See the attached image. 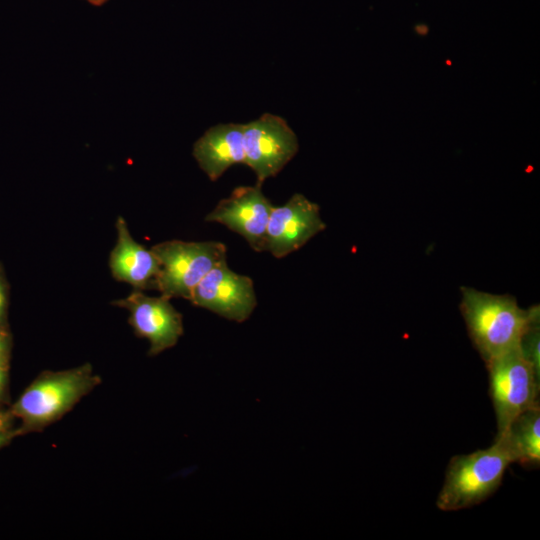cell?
Listing matches in <instances>:
<instances>
[{
  "label": "cell",
  "mask_w": 540,
  "mask_h": 540,
  "mask_svg": "<svg viewBox=\"0 0 540 540\" xmlns=\"http://www.w3.org/2000/svg\"><path fill=\"white\" fill-rule=\"evenodd\" d=\"M415 31L418 35L426 36L428 34V27L426 25L420 24L415 27Z\"/></svg>",
  "instance_id": "cell-19"
},
{
  "label": "cell",
  "mask_w": 540,
  "mask_h": 540,
  "mask_svg": "<svg viewBox=\"0 0 540 540\" xmlns=\"http://www.w3.org/2000/svg\"><path fill=\"white\" fill-rule=\"evenodd\" d=\"M193 156L211 181L235 164H244L243 124L223 123L207 129L193 145Z\"/></svg>",
  "instance_id": "cell-12"
},
{
  "label": "cell",
  "mask_w": 540,
  "mask_h": 540,
  "mask_svg": "<svg viewBox=\"0 0 540 540\" xmlns=\"http://www.w3.org/2000/svg\"><path fill=\"white\" fill-rule=\"evenodd\" d=\"M189 301L236 322L247 320L257 304L251 278L232 271L226 260L202 278L192 291Z\"/></svg>",
  "instance_id": "cell-8"
},
{
  "label": "cell",
  "mask_w": 540,
  "mask_h": 540,
  "mask_svg": "<svg viewBox=\"0 0 540 540\" xmlns=\"http://www.w3.org/2000/svg\"><path fill=\"white\" fill-rule=\"evenodd\" d=\"M6 307V290L3 282L0 280V321L2 320Z\"/></svg>",
  "instance_id": "cell-17"
},
{
  "label": "cell",
  "mask_w": 540,
  "mask_h": 540,
  "mask_svg": "<svg viewBox=\"0 0 540 540\" xmlns=\"http://www.w3.org/2000/svg\"><path fill=\"white\" fill-rule=\"evenodd\" d=\"M8 342L5 334L0 331V358H7Z\"/></svg>",
  "instance_id": "cell-18"
},
{
  "label": "cell",
  "mask_w": 540,
  "mask_h": 540,
  "mask_svg": "<svg viewBox=\"0 0 540 540\" xmlns=\"http://www.w3.org/2000/svg\"><path fill=\"white\" fill-rule=\"evenodd\" d=\"M273 205L262 192V185L239 186L221 199L205 221L217 222L242 236L256 252L265 251L268 220Z\"/></svg>",
  "instance_id": "cell-9"
},
{
  "label": "cell",
  "mask_w": 540,
  "mask_h": 540,
  "mask_svg": "<svg viewBox=\"0 0 540 540\" xmlns=\"http://www.w3.org/2000/svg\"><path fill=\"white\" fill-rule=\"evenodd\" d=\"M90 4L92 5H95V6H101L103 5L105 2H107V0H87Z\"/></svg>",
  "instance_id": "cell-21"
},
{
  "label": "cell",
  "mask_w": 540,
  "mask_h": 540,
  "mask_svg": "<svg viewBox=\"0 0 540 540\" xmlns=\"http://www.w3.org/2000/svg\"><path fill=\"white\" fill-rule=\"evenodd\" d=\"M101 383L91 364L61 371H43L10 410L21 420L18 434L39 432L61 419Z\"/></svg>",
  "instance_id": "cell-2"
},
{
  "label": "cell",
  "mask_w": 540,
  "mask_h": 540,
  "mask_svg": "<svg viewBox=\"0 0 540 540\" xmlns=\"http://www.w3.org/2000/svg\"><path fill=\"white\" fill-rule=\"evenodd\" d=\"M115 227L116 243L109 256L112 276L135 290L155 289L159 264L151 248L134 240L123 217L117 218Z\"/></svg>",
  "instance_id": "cell-11"
},
{
  "label": "cell",
  "mask_w": 540,
  "mask_h": 540,
  "mask_svg": "<svg viewBox=\"0 0 540 540\" xmlns=\"http://www.w3.org/2000/svg\"><path fill=\"white\" fill-rule=\"evenodd\" d=\"M112 304L129 312L128 322L136 336L150 343V356L172 348L183 335L182 314L164 295L152 297L134 289L127 297Z\"/></svg>",
  "instance_id": "cell-7"
},
{
  "label": "cell",
  "mask_w": 540,
  "mask_h": 540,
  "mask_svg": "<svg viewBox=\"0 0 540 540\" xmlns=\"http://www.w3.org/2000/svg\"><path fill=\"white\" fill-rule=\"evenodd\" d=\"M539 328V318H536L523 335L520 342V349L524 357L534 367L536 374L540 377Z\"/></svg>",
  "instance_id": "cell-14"
},
{
  "label": "cell",
  "mask_w": 540,
  "mask_h": 540,
  "mask_svg": "<svg viewBox=\"0 0 540 540\" xmlns=\"http://www.w3.org/2000/svg\"><path fill=\"white\" fill-rule=\"evenodd\" d=\"M159 271L155 290L170 299L189 300L202 278L226 260V246L217 241L186 242L169 240L151 247Z\"/></svg>",
  "instance_id": "cell-4"
},
{
  "label": "cell",
  "mask_w": 540,
  "mask_h": 540,
  "mask_svg": "<svg viewBox=\"0 0 540 540\" xmlns=\"http://www.w3.org/2000/svg\"><path fill=\"white\" fill-rule=\"evenodd\" d=\"M512 463H516V456L505 433L496 435L494 444L487 449L452 457L437 507L457 511L480 504L497 491Z\"/></svg>",
  "instance_id": "cell-3"
},
{
  "label": "cell",
  "mask_w": 540,
  "mask_h": 540,
  "mask_svg": "<svg viewBox=\"0 0 540 540\" xmlns=\"http://www.w3.org/2000/svg\"><path fill=\"white\" fill-rule=\"evenodd\" d=\"M19 435L17 429H12L9 424H0V448L13 437Z\"/></svg>",
  "instance_id": "cell-16"
},
{
  "label": "cell",
  "mask_w": 540,
  "mask_h": 540,
  "mask_svg": "<svg viewBox=\"0 0 540 540\" xmlns=\"http://www.w3.org/2000/svg\"><path fill=\"white\" fill-rule=\"evenodd\" d=\"M326 228L320 207L302 194H294L281 206H273L266 230L265 251L283 258L303 247Z\"/></svg>",
  "instance_id": "cell-10"
},
{
  "label": "cell",
  "mask_w": 540,
  "mask_h": 540,
  "mask_svg": "<svg viewBox=\"0 0 540 540\" xmlns=\"http://www.w3.org/2000/svg\"><path fill=\"white\" fill-rule=\"evenodd\" d=\"M460 311L469 337L485 363L520 346L539 306L522 309L515 297L461 287Z\"/></svg>",
  "instance_id": "cell-1"
},
{
  "label": "cell",
  "mask_w": 540,
  "mask_h": 540,
  "mask_svg": "<svg viewBox=\"0 0 540 540\" xmlns=\"http://www.w3.org/2000/svg\"><path fill=\"white\" fill-rule=\"evenodd\" d=\"M11 414L9 412H4L0 409V424H9V418Z\"/></svg>",
  "instance_id": "cell-20"
},
{
  "label": "cell",
  "mask_w": 540,
  "mask_h": 540,
  "mask_svg": "<svg viewBox=\"0 0 540 540\" xmlns=\"http://www.w3.org/2000/svg\"><path fill=\"white\" fill-rule=\"evenodd\" d=\"M504 433L512 445L516 463L527 469L538 468L540 465V406H534L518 415Z\"/></svg>",
  "instance_id": "cell-13"
},
{
  "label": "cell",
  "mask_w": 540,
  "mask_h": 540,
  "mask_svg": "<svg viewBox=\"0 0 540 540\" xmlns=\"http://www.w3.org/2000/svg\"><path fill=\"white\" fill-rule=\"evenodd\" d=\"M8 366L7 358H0V401H2L7 386Z\"/></svg>",
  "instance_id": "cell-15"
},
{
  "label": "cell",
  "mask_w": 540,
  "mask_h": 540,
  "mask_svg": "<svg viewBox=\"0 0 540 540\" xmlns=\"http://www.w3.org/2000/svg\"><path fill=\"white\" fill-rule=\"evenodd\" d=\"M497 435L524 411L539 405L540 377L520 346L486 363Z\"/></svg>",
  "instance_id": "cell-5"
},
{
  "label": "cell",
  "mask_w": 540,
  "mask_h": 540,
  "mask_svg": "<svg viewBox=\"0 0 540 540\" xmlns=\"http://www.w3.org/2000/svg\"><path fill=\"white\" fill-rule=\"evenodd\" d=\"M298 149L296 133L278 115L265 113L243 124L244 164L255 173L258 184L276 176Z\"/></svg>",
  "instance_id": "cell-6"
}]
</instances>
